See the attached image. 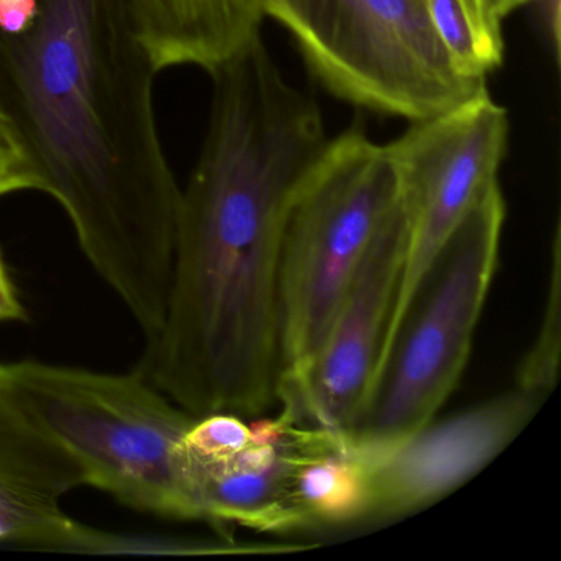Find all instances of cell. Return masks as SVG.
Segmentation results:
<instances>
[{"mask_svg":"<svg viewBox=\"0 0 561 561\" xmlns=\"http://www.w3.org/2000/svg\"><path fill=\"white\" fill-rule=\"evenodd\" d=\"M198 163L182 190L165 320L142 376L190 415L255 419L282 386L277 282L285 219L330 137L261 37L211 75Z\"/></svg>","mask_w":561,"mask_h":561,"instance_id":"1","label":"cell"},{"mask_svg":"<svg viewBox=\"0 0 561 561\" xmlns=\"http://www.w3.org/2000/svg\"><path fill=\"white\" fill-rule=\"evenodd\" d=\"M130 0H0V121L147 340L165 320L182 188Z\"/></svg>","mask_w":561,"mask_h":561,"instance_id":"2","label":"cell"},{"mask_svg":"<svg viewBox=\"0 0 561 561\" xmlns=\"http://www.w3.org/2000/svg\"><path fill=\"white\" fill-rule=\"evenodd\" d=\"M0 390L77 462L87 485L136 511L202 520L176 461L196 419L142 374L19 360L0 363Z\"/></svg>","mask_w":561,"mask_h":561,"instance_id":"3","label":"cell"},{"mask_svg":"<svg viewBox=\"0 0 561 561\" xmlns=\"http://www.w3.org/2000/svg\"><path fill=\"white\" fill-rule=\"evenodd\" d=\"M399 196L389 147L359 126L328 140L305 172L288 206L278 265L282 383L317 356Z\"/></svg>","mask_w":561,"mask_h":561,"instance_id":"4","label":"cell"},{"mask_svg":"<svg viewBox=\"0 0 561 561\" xmlns=\"http://www.w3.org/2000/svg\"><path fill=\"white\" fill-rule=\"evenodd\" d=\"M507 206L494 183L423 278L344 443L379 451L435 419L461 379L497 267Z\"/></svg>","mask_w":561,"mask_h":561,"instance_id":"5","label":"cell"},{"mask_svg":"<svg viewBox=\"0 0 561 561\" xmlns=\"http://www.w3.org/2000/svg\"><path fill=\"white\" fill-rule=\"evenodd\" d=\"M334 98L409 123L484 90L453 67L422 0H262Z\"/></svg>","mask_w":561,"mask_h":561,"instance_id":"6","label":"cell"},{"mask_svg":"<svg viewBox=\"0 0 561 561\" xmlns=\"http://www.w3.org/2000/svg\"><path fill=\"white\" fill-rule=\"evenodd\" d=\"M507 142V111L484 88L458 106L410 123L387 144L399 170L407 225L405 271L387 346L446 241L499 182Z\"/></svg>","mask_w":561,"mask_h":561,"instance_id":"7","label":"cell"},{"mask_svg":"<svg viewBox=\"0 0 561 561\" xmlns=\"http://www.w3.org/2000/svg\"><path fill=\"white\" fill-rule=\"evenodd\" d=\"M407 259L397 205L367 251L323 344L307 369L282 383L278 405L301 426L344 438L363 412L386 353Z\"/></svg>","mask_w":561,"mask_h":561,"instance_id":"8","label":"cell"},{"mask_svg":"<svg viewBox=\"0 0 561 561\" xmlns=\"http://www.w3.org/2000/svg\"><path fill=\"white\" fill-rule=\"evenodd\" d=\"M545 400L517 387L448 419H433L379 451H363L367 461L364 520L412 514L451 494L524 432Z\"/></svg>","mask_w":561,"mask_h":561,"instance_id":"9","label":"cell"},{"mask_svg":"<svg viewBox=\"0 0 561 561\" xmlns=\"http://www.w3.org/2000/svg\"><path fill=\"white\" fill-rule=\"evenodd\" d=\"M323 430L298 425L287 410L254 425V438L241 451L206 458L179 445L183 481L209 524H238L261 531L300 530L294 481L301 459Z\"/></svg>","mask_w":561,"mask_h":561,"instance_id":"10","label":"cell"},{"mask_svg":"<svg viewBox=\"0 0 561 561\" xmlns=\"http://www.w3.org/2000/svg\"><path fill=\"white\" fill-rule=\"evenodd\" d=\"M83 485L77 462L35 430L0 390V543L78 551L130 547L65 512L61 499Z\"/></svg>","mask_w":561,"mask_h":561,"instance_id":"11","label":"cell"},{"mask_svg":"<svg viewBox=\"0 0 561 561\" xmlns=\"http://www.w3.org/2000/svg\"><path fill=\"white\" fill-rule=\"evenodd\" d=\"M157 70L215 73L261 35L262 0H130Z\"/></svg>","mask_w":561,"mask_h":561,"instance_id":"12","label":"cell"},{"mask_svg":"<svg viewBox=\"0 0 561 561\" xmlns=\"http://www.w3.org/2000/svg\"><path fill=\"white\" fill-rule=\"evenodd\" d=\"M561 356V254L560 228L554 231L551 249L550 285L540 330L517 373V387L548 397L557 387Z\"/></svg>","mask_w":561,"mask_h":561,"instance_id":"13","label":"cell"},{"mask_svg":"<svg viewBox=\"0 0 561 561\" xmlns=\"http://www.w3.org/2000/svg\"><path fill=\"white\" fill-rule=\"evenodd\" d=\"M21 192H41V180L9 127L0 121V198Z\"/></svg>","mask_w":561,"mask_h":561,"instance_id":"14","label":"cell"},{"mask_svg":"<svg viewBox=\"0 0 561 561\" xmlns=\"http://www.w3.org/2000/svg\"><path fill=\"white\" fill-rule=\"evenodd\" d=\"M461 5L482 47L499 65H502L504 60L502 22L495 18L492 0H461Z\"/></svg>","mask_w":561,"mask_h":561,"instance_id":"15","label":"cell"},{"mask_svg":"<svg viewBox=\"0 0 561 561\" xmlns=\"http://www.w3.org/2000/svg\"><path fill=\"white\" fill-rule=\"evenodd\" d=\"M27 310L19 297L18 287L12 282L5 265L4 255L0 252V321H25Z\"/></svg>","mask_w":561,"mask_h":561,"instance_id":"16","label":"cell"},{"mask_svg":"<svg viewBox=\"0 0 561 561\" xmlns=\"http://www.w3.org/2000/svg\"><path fill=\"white\" fill-rule=\"evenodd\" d=\"M531 2H538V0H492V8H494L495 18L504 22V19H507L512 12L525 8V5L531 4Z\"/></svg>","mask_w":561,"mask_h":561,"instance_id":"17","label":"cell"}]
</instances>
